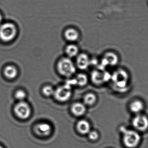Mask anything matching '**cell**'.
I'll list each match as a JSON object with an SVG mask.
<instances>
[{"mask_svg": "<svg viewBox=\"0 0 148 148\" xmlns=\"http://www.w3.org/2000/svg\"><path fill=\"white\" fill-rule=\"evenodd\" d=\"M112 88L119 94H127L132 87V77L129 70L120 68L111 75Z\"/></svg>", "mask_w": 148, "mask_h": 148, "instance_id": "1", "label": "cell"}, {"mask_svg": "<svg viewBox=\"0 0 148 148\" xmlns=\"http://www.w3.org/2000/svg\"><path fill=\"white\" fill-rule=\"evenodd\" d=\"M57 69L60 74L66 77H70L75 74L76 67L73 62L69 58L61 59L57 64Z\"/></svg>", "mask_w": 148, "mask_h": 148, "instance_id": "2", "label": "cell"}, {"mask_svg": "<svg viewBox=\"0 0 148 148\" xmlns=\"http://www.w3.org/2000/svg\"><path fill=\"white\" fill-rule=\"evenodd\" d=\"M123 142L127 147H136L140 141L141 137L138 132L134 130H123Z\"/></svg>", "mask_w": 148, "mask_h": 148, "instance_id": "3", "label": "cell"}, {"mask_svg": "<svg viewBox=\"0 0 148 148\" xmlns=\"http://www.w3.org/2000/svg\"><path fill=\"white\" fill-rule=\"evenodd\" d=\"M16 27L13 23H4L0 27V38L4 42H9L15 37L16 34Z\"/></svg>", "mask_w": 148, "mask_h": 148, "instance_id": "4", "label": "cell"}, {"mask_svg": "<svg viewBox=\"0 0 148 148\" xmlns=\"http://www.w3.org/2000/svg\"><path fill=\"white\" fill-rule=\"evenodd\" d=\"M128 108L130 111L135 115L142 113L146 108V103L143 98L135 97L129 101Z\"/></svg>", "mask_w": 148, "mask_h": 148, "instance_id": "5", "label": "cell"}, {"mask_svg": "<svg viewBox=\"0 0 148 148\" xmlns=\"http://www.w3.org/2000/svg\"><path fill=\"white\" fill-rule=\"evenodd\" d=\"M72 87L67 84L60 86L55 90L53 95L58 101H67L72 96Z\"/></svg>", "mask_w": 148, "mask_h": 148, "instance_id": "6", "label": "cell"}, {"mask_svg": "<svg viewBox=\"0 0 148 148\" xmlns=\"http://www.w3.org/2000/svg\"><path fill=\"white\" fill-rule=\"evenodd\" d=\"M132 124L138 131H145L148 128V117L143 113L136 114L132 120Z\"/></svg>", "mask_w": 148, "mask_h": 148, "instance_id": "7", "label": "cell"}, {"mask_svg": "<svg viewBox=\"0 0 148 148\" xmlns=\"http://www.w3.org/2000/svg\"><path fill=\"white\" fill-rule=\"evenodd\" d=\"M14 112L19 118L22 119L28 118L31 114V109L27 103L21 101L15 106Z\"/></svg>", "mask_w": 148, "mask_h": 148, "instance_id": "8", "label": "cell"}, {"mask_svg": "<svg viewBox=\"0 0 148 148\" xmlns=\"http://www.w3.org/2000/svg\"><path fill=\"white\" fill-rule=\"evenodd\" d=\"M118 55L113 52H107L101 61L102 68L107 66L115 67L119 62Z\"/></svg>", "mask_w": 148, "mask_h": 148, "instance_id": "9", "label": "cell"}, {"mask_svg": "<svg viewBox=\"0 0 148 148\" xmlns=\"http://www.w3.org/2000/svg\"><path fill=\"white\" fill-rule=\"evenodd\" d=\"M111 75L108 73L102 74L97 71H94L92 74V81L95 84H101L110 80Z\"/></svg>", "mask_w": 148, "mask_h": 148, "instance_id": "10", "label": "cell"}, {"mask_svg": "<svg viewBox=\"0 0 148 148\" xmlns=\"http://www.w3.org/2000/svg\"><path fill=\"white\" fill-rule=\"evenodd\" d=\"M76 63L77 66L79 69L85 70L90 65V62L88 56L87 55L82 53L77 56Z\"/></svg>", "mask_w": 148, "mask_h": 148, "instance_id": "11", "label": "cell"}, {"mask_svg": "<svg viewBox=\"0 0 148 148\" xmlns=\"http://www.w3.org/2000/svg\"><path fill=\"white\" fill-rule=\"evenodd\" d=\"M51 127L47 123H41L36 127L35 130L36 134L42 136H47L51 132Z\"/></svg>", "mask_w": 148, "mask_h": 148, "instance_id": "12", "label": "cell"}, {"mask_svg": "<svg viewBox=\"0 0 148 148\" xmlns=\"http://www.w3.org/2000/svg\"><path fill=\"white\" fill-rule=\"evenodd\" d=\"M86 109L85 104L79 102L74 103L71 108L72 113L76 116L83 115L85 113Z\"/></svg>", "mask_w": 148, "mask_h": 148, "instance_id": "13", "label": "cell"}, {"mask_svg": "<svg viewBox=\"0 0 148 148\" xmlns=\"http://www.w3.org/2000/svg\"><path fill=\"white\" fill-rule=\"evenodd\" d=\"M64 35L66 39L70 42L75 41L79 37L78 32L73 28L68 29L65 31Z\"/></svg>", "mask_w": 148, "mask_h": 148, "instance_id": "14", "label": "cell"}, {"mask_svg": "<svg viewBox=\"0 0 148 148\" xmlns=\"http://www.w3.org/2000/svg\"><path fill=\"white\" fill-rule=\"evenodd\" d=\"M77 130L83 134H88L90 131V125L87 121L82 120L78 122L77 124Z\"/></svg>", "mask_w": 148, "mask_h": 148, "instance_id": "15", "label": "cell"}, {"mask_svg": "<svg viewBox=\"0 0 148 148\" xmlns=\"http://www.w3.org/2000/svg\"><path fill=\"white\" fill-rule=\"evenodd\" d=\"M4 74L5 76L8 78L13 79L17 75V69L14 66H7L4 69Z\"/></svg>", "mask_w": 148, "mask_h": 148, "instance_id": "16", "label": "cell"}, {"mask_svg": "<svg viewBox=\"0 0 148 148\" xmlns=\"http://www.w3.org/2000/svg\"><path fill=\"white\" fill-rule=\"evenodd\" d=\"M66 53L70 58H73L77 56L78 53V49L76 45L70 44L66 48Z\"/></svg>", "mask_w": 148, "mask_h": 148, "instance_id": "17", "label": "cell"}, {"mask_svg": "<svg viewBox=\"0 0 148 148\" xmlns=\"http://www.w3.org/2000/svg\"><path fill=\"white\" fill-rule=\"evenodd\" d=\"M96 101V96L93 93H88L84 97V104L88 106L93 105Z\"/></svg>", "mask_w": 148, "mask_h": 148, "instance_id": "18", "label": "cell"}, {"mask_svg": "<svg viewBox=\"0 0 148 148\" xmlns=\"http://www.w3.org/2000/svg\"><path fill=\"white\" fill-rule=\"evenodd\" d=\"M77 85L80 86H85L88 83V79L87 76L82 73L78 74L75 78Z\"/></svg>", "mask_w": 148, "mask_h": 148, "instance_id": "19", "label": "cell"}, {"mask_svg": "<svg viewBox=\"0 0 148 148\" xmlns=\"http://www.w3.org/2000/svg\"><path fill=\"white\" fill-rule=\"evenodd\" d=\"M55 90L51 86H46L42 88L43 95L47 97L51 96L53 95Z\"/></svg>", "mask_w": 148, "mask_h": 148, "instance_id": "20", "label": "cell"}, {"mask_svg": "<svg viewBox=\"0 0 148 148\" xmlns=\"http://www.w3.org/2000/svg\"><path fill=\"white\" fill-rule=\"evenodd\" d=\"M15 97L20 101H23L26 97V94L22 90H18L15 94Z\"/></svg>", "mask_w": 148, "mask_h": 148, "instance_id": "21", "label": "cell"}, {"mask_svg": "<svg viewBox=\"0 0 148 148\" xmlns=\"http://www.w3.org/2000/svg\"><path fill=\"white\" fill-rule=\"evenodd\" d=\"M88 134L89 137L91 140H96L98 138V134L96 131H90Z\"/></svg>", "mask_w": 148, "mask_h": 148, "instance_id": "22", "label": "cell"}, {"mask_svg": "<svg viewBox=\"0 0 148 148\" xmlns=\"http://www.w3.org/2000/svg\"><path fill=\"white\" fill-rule=\"evenodd\" d=\"M2 21V16L1 15V14H0V23H1V22Z\"/></svg>", "mask_w": 148, "mask_h": 148, "instance_id": "23", "label": "cell"}, {"mask_svg": "<svg viewBox=\"0 0 148 148\" xmlns=\"http://www.w3.org/2000/svg\"><path fill=\"white\" fill-rule=\"evenodd\" d=\"M0 148H3L2 147H1V146H0Z\"/></svg>", "mask_w": 148, "mask_h": 148, "instance_id": "24", "label": "cell"}]
</instances>
